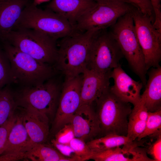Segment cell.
<instances>
[{"label": "cell", "mask_w": 161, "mask_h": 161, "mask_svg": "<svg viewBox=\"0 0 161 161\" xmlns=\"http://www.w3.org/2000/svg\"><path fill=\"white\" fill-rule=\"evenodd\" d=\"M97 31H76L57 41L56 68L69 79L86 68L92 38Z\"/></svg>", "instance_id": "cell-1"}, {"label": "cell", "mask_w": 161, "mask_h": 161, "mask_svg": "<svg viewBox=\"0 0 161 161\" xmlns=\"http://www.w3.org/2000/svg\"><path fill=\"white\" fill-rule=\"evenodd\" d=\"M132 10L119 18L114 24L109 28V30L117 43L129 67L145 87L147 71L137 38Z\"/></svg>", "instance_id": "cell-2"}, {"label": "cell", "mask_w": 161, "mask_h": 161, "mask_svg": "<svg viewBox=\"0 0 161 161\" xmlns=\"http://www.w3.org/2000/svg\"><path fill=\"white\" fill-rule=\"evenodd\" d=\"M4 47L10 64L11 82L22 86H35L54 75V68L49 64L39 61L6 42Z\"/></svg>", "instance_id": "cell-3"}, {"label": "cell", "mask_w": 161, "mask_h": 161, "mask_svg": "<svg viewBox=\"0 0 161 161\" xmlns=\"http://www.w3.org/2000/svg\"><path fill=\"white\" fill-rule=\"evenodd\" d=\"M110 86L95 102L101 134L127 136L129 117L132 110L131 104L115 96Z\"/></svg>", "instance_id": "cell-4"}, {"label": "cell", "mask_w": 161, "mask_h": 161, "mask_svg": "<svg viewBox=\"0 0 161 161\" xmlns=\"http://www.w3.org/2000/svg\"><path fill=\"white\" fill-rule=\"evenodd\" d=\"M33 29L55 40H58L76 31L67 20L49 9L42 10L32 4L23 10L14 29Z\"/></svg>", "instance_id": "cell-5"}, {"label": "cell", "mask_w": 161, "mask_h": 161, "mask_svg": "<svg viewBox=\"0 0 161 161\" xmlns=\"http://www.w3.org/2000/svg\"><path fill=\"white\" fill-rule=\"evenodd\" d=\"M3 41L41 62L49 64L55 63L57 41L37 30L26 28L15 29Z\"/></svg>", "instance_id": "cell-6"}, {"label": "cell", "mask_w": 161, "mask_h": 161, "mask_svg": "<svg viewBox=\"0 0 161 161\" xmlns=\"http://www.w3.org/2000/svg\"><path fill=\"white\" fill-rule=\"evenodd\" d=\"M124 57L114 37L107 29L97 30L93 35L87 68L100 73L110 74Z\"/></svg>", "instance_id": "cell-7"}, {"label": "cell", "mask_w": 161, "mask_h": 161, "mask_svg": "<svg viewBox=\"0 0 161 161\" xmlns=\"http://www.w3.org/2000/svg\"><path fill=\"white\" fill-rule=\"evenodd\" d=\"M134 6L130 3L122 1L96 2L79 19L75 30L83 32L108 29Z\"/></svg>", "instance_id": "cell-8"}, {"label": "cell", "mask_w": 161, "mask_h": 161, "mask_svg": "<svg viewBox=\"0 0 161 161\" xmlns=\"http://www.w3.org/2000/svg\"><path fill=\"white\" fill-rule=\"evenodd\" d=\"M60 90L59 84L49 79L37 85L22 86L14 94L17 106L32 107L48 117L55 112Z\"/></svg>", "instance_id": "cell-9"}, {"label": "cell", "mask_w": 161, "mask_h": 161, "mask_svg": "<svg viewBox=\"0 0 161 161\" xmlns=\"http://www.w3.org/2000/svg\"><path fill=\"white\" fill-rule=\"evenodd\" d=\"M138 40L144 56L147 70L160 66L161 60V32L156 29L148 15L135 7L132 10Z\"/></svg>", "instance_id": "cell-10"}, {"label": "cell", "mask_w": 161, "mask_h": 161, "mask_svg": "<svg viewBox=\"0 0 161 161\" xmlns=\"http://www.w3.org/2000/svg\"><path fill=\"white\" fill-rule=\"evenodd\" d=\"M82 76L65 80L62 87L54 121L53 131L57 132L64 125L70 123L80 105Z\"/></svg>", "instance_id": "cell-11"}, {"label": "cell", "mask_w": 161, "mask_h": 161, "mask_svg": "<svg viewBox=\"0 0 161 161\" xmlns=\"http://www.w3.org/2000/svg\"><path fill=\"white\" fill-rule=\"evenodd\" d=\"M114 84L110 86L111 91L122 100L132 104H137L141 98L140 92L143 86L140 81H136L128 75L120 64L114 69L111 74Z\"/></svg>", "instance_id": "cell-12"}, {"label": "cell", "mask_w": 161, "mask_h": 161, "mask_svg": "<svg viewBox=\"0 0 161 161\" xmlns=\"http://www.w3.org/2000/svg\"><path fill=\"white\" fill-rule=\"evenodd\" d=\"M92 105H80L70 122L75 137L85 142L95 139L101 134L99 122Z\"/></svg>", "instance_id": "cell-13"}, {"label": "cell", "mask_w": 161, "mask_h": 161, "mask_svg": "<svg viewBox=\"0 0 161 161\" xmlns=\"http://www.w3.org/2000/svg\"><path fill=\"white\" fill-rule=\"evenodd\" d=\"M20 107L23 123L30 138V148L36 145L44 143L49 134L48 117L32 107Z\"/></svg>", "instance_id": "cell-14"}, {"label": "cell", "mask_w": 161, "mask_h": 161, "mask_svg": "<svg viewBox=\"0 0 161 161\" xmlns=\"http://www.w3.org/2000/svg\"><path fill=\"white\" fill-rule=\"evenodd\" d=\"M143 140L93 154L90 159L95 161H154L147 155V148L140 147Z\"/></svg>", "instance_id": "cell-15"}, {"label": "cell", "mask_w": 161, "mask_h": 161, "mask_svg": "<svg viewBox=\"0 0 161 161\" xmlns=\"http://www.w3.org/2000/svg\"><path fill=\"white\" fill-rule=\"evenodd\" d=\"M111 74H103L87 68L84 70L82 73L80 105H92L95 102L110 86Z\"/></svg>", "instance_id": "cell-16"}, {"label": "cell", "mask_w": 161, "mask_h": 161, "mask_svg": "<svg viewBox=\"0 0 161 161\" xmlns=\"http://www.w3.org/2000/svg\"><path fill=\"white\" fill-rule=\"evenodd\" d=\"M96 2L93 0H52L47 8L64 18L75 28L81 16Z\"/></svg>", "instance_id": "cell-17"}, {"label": "cell", "mask_w": 161, "mask_h": 161, "mask_svg": "<svg viewBox=\"0 0 161 161\" xmlns=\"http://www.w3.org/2000/svg\"><path fill=\"white\" fill-rule=\"evenodd\" d=\"M27 2V0L0 1V39L3 41L13 30Z\"/></svg>", "instance_id": "cell-18"}, {"label": "cell", "mask_w": 161, "mask_h": 161, "mask_svg": "<svg viewBox=\"0 0 161 161\" xmlns=\"http://www.w3.org/2000/svg\"><path fill=\"white\" fill-rule=\"evenodd\" d=\"M148 78L141 97L148 112L161 109V67H152L148 73Z\"/></svg>", "instance_id": "cell-19"}, {"label": "cell", "mask_w": 161, "mask_h": 161, "mask_svg": "<svg viewBox=\"0 0 161 161\" xmlns=\"http://www.w3.org/2000/svg\"><path fill=\"white\" fill-rule=\"evenodd\" d=\"M17 114L7 144L2 154L25 153L30 149V138L23 123L22 116Z\"/></svg>", "instance_id": "cell-20"}, {"label": "cell", "mask_w": 161, "mask_h": 161, "mask_svg": "<svg viewBox=\"0 0 161 161\" xmlns=\"http://www.w3.org/2000/svg\"><path fill=\"white\" fill-rule=\"evenodd\" d=\"M148 112L141 97L139 101L134 106L129 117L127 136L135 140L143 131L148 116Z\"/></svg>", "instance_id": "cell-21"}, {"label": "cell", "mask_w": 161, "mask_h": 161, "mask_svg": "<svg viewBox=\"0 0 161 161\" xmlns=\"http://www.w3.org/2000/svg\"><path fill=\"white\" fill-rule=\"evenodd\" d=\"M134 141L131 140L127 136L108 134L92 140L86 143L93 154L117 147L130 144Z\"/></svg>", "instance_id": "cell-22"}, {"label": "cell", "mask_w": 161, "mask_h": 161, "mask_svg": "<svg viewBox=\"0 0 161 161\" xmlns=\"http://www.w3.org/2000/svg\"><path fill=\"white\" fill-rule=\"evenodd\" d=\"M25 155L26 159L34 161H74L45 143L35 145L26 152Z\"/></svg>", "instance_id": "cell-23"}, {"label": "cell", "mask_w": 161, "mask_h": 161, "mask_svg": "<svg viewBox=\"0 0 161 161\" xmlns=\"http://www.w3.org/2000/svg\"><path fill=\"white\" fill-rule=\"evenodd\" d=\"M17 107L14 93L10 88L0 89V126L13 113Z\"/></svg>", "instance_id": "cell-24"}, {"label": "cell", "mask_w": 161, "mask_h": 161, "mask_svg": "<svg viewBox=\"0 0 161 161\" xmlns=\"http://www.w3.org/2000/svg\"><path fill=\"white\" fill-rule=\"evenodd\" d=\"M161 135V109L148 112L144 130L137 140L139 141L149 136L157 137Z\"/></svg>", "instance_id": "cell-25"}, {"label": "cell", "mask_w": 161, "mask_h": 161, "mask_svg": "<svg viewBox=\"0 0 161 161\" xmlns=\"http://www.w3.org/2000/svg\"><path fill=\"white\" fill-rule=\"evenodd\" d=\"M69 144L80 161L90 160L93 153L85 141L75 137L71 141Z\"/></svg>", "instance_id": "cell-26"}, {"label": "cell", "mask_w": 161, "mask_h": 161, "mask_svg": "<svg viewBox=\"0 0 161 161\" xmlns=\"http://www.w3.org/2000/svg\"><path fill=\"white\" fill-rule=\"evenodd\" d=\"M15 112L7 120L0 126V155L4 151L9 134L16 119Z\"/></svg>", "instance_id": "cell-27"}, {"label": "cell", "mask_w": 161, "mask_h": 161, "mask_svg": "<svg viewBox=\"0 0 161 161\" xmlns=\"http://www.w3.org/2000/svg\"><path fill=\"white\" fill-rule=\"evenodd\" d=\"M11 81V68L5 53L0 49V89Z\"/></svg>", "instance_id": "cell-28"}, {"label": "cell", "mask_w": 161, "mask_h": 161, "mask_svg": "<svg viewBox=\"0 0 161 161\" xmlns=\"http://www.w3.org/2000/svg\"><path fill=\"white\" fill-rule=\"evenodd\" d=\"M74 131L70 123L64 125L55 134V140L58 143L69 144L74 137Z\"/></svg>", "instance_id": "cell-29"}, {"label": "cell", "mask_w": 161, "mask_h": 161, "mask_svg": "<svg viewBox=\"0 0 161 161\" xmlns=\"http://www.w3.org/2000/svg\"><path fill=\"white\" fill-rule=\"evenodd\" d=\"M142 13L148 16L153 23L154 16L150 0H128Z\"/></svg>", "instance_id": "cell-30"}, {"label": "cell", "mask_w": 161, "mask_h": 161, "mask_svg": "<svg viewBox=\"0 0 161 161\" xmlns=\"http://www.w3.org/2000/svg\"><path fill=\"white\" fill-rule=\"evenodd\" d=\"M51 142L53 146L64 156L72 158L74 161H80V159L75 153L69 144L60 143L56 141L54 139L52 140Z\"/></svg>", "instance_id": "cell-31"}, {"label": "cell", "mask_w": 161, "mask_h": 161, "mask_svg": "<svg viewBox=\"0 0 161 161\" xmlns=\"http://www.w3.org/2000/svg\"><path fill=\"white\" fill-rule=\"evenodd\" d=\"M147 153L152 156L154 161L161 160V135L158 137L156 141L147 148Z\"/></svg>", "instance_id": "cell-32"}, {"label": "cell", "mask_w": 161, "mask_h": 161, "mask_svg": "<svg viewBox=\"0 0 161 161\" xmlns=\"http://www.w3.org/2000/svg\"><path fill=\"white\" fill-rule=\"evenodd\" d=\"M154 16V27L159 31L161 30V10L160 0H150Z\"/></svg>", "instance_id": "cell-33"}, {"label": "cell", "mask_w": 161, "mask_h": 161, "mask_svg": "<svg viewBox=\"0 0 161 161\" xmlns=\"http://www.w3.org/2000/svg\"><path fill=\"white\" fill-rule=\"evenodd\" d=\"M50 0H33L32 4L36 6L43 3L49 1Z\"/></svg>", "instance_id": "cell-34"}, {"label": "cell", "mask_w": 161, "mask_h": 161, "mask_svg": "<svg viewBox=\"0 0 161 161\" xmlns=\"http://www.w3.org/2000/svg\"><path fill=\"white\" fill-rule=\"evenodd\" d=\"M93 0L96 2H99L107 1H111L119 0V1H126V2L130 3L128 0Z\"/></svg>", "instance_id": "cell-35"}, {"label": "cell", "mask_w": 161, "mask_h": 161, "mask_svg": "<svg viewBox=\"0 0 161 161\" xmlns=\"http://www.w3.org/2000/svg\"></svg>", "instance_id": "cell-36"}]
</instances>
